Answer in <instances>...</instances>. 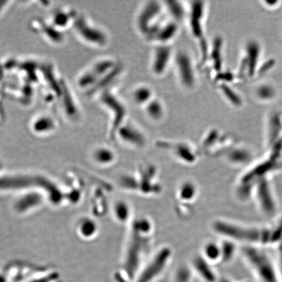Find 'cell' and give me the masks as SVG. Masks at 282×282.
<instances>
[{"mask_svg": "<svg viewBox=\"0 0 282 282\" xmlns=\"http://www.w3.org/2000/svg\"><path fill=\"white\" fill-rule=\"evenodd\" d=\"M215 229L236 241L242 242L245 246L266 248L278 246L282 243V219L274 227L243 225L226 221H218Z\"/></svg>", "mask_w": 282, "mask_h": 282, "instance_id": "cell-1", "label": "cell"}, {"mask_svg": "<svg viewBox=\"0 0 282 282\" xmlns=\"http://www.w3.org/2000/svg\"><path fill=\"white\" fill-rule=\"evenodd\" d=\"M242 252L256 282H282L275 259L265 248L245 246Z\"/></svg>", "mask_w": 282, "mask_h": 282, "instance_id": "cell-2", "label": "cell"}, {"mask_svg": "<svg viewBox=\"0 0 282 282\" xmlns=\"http://www.w3.org/2000/svg\"><path fill=\"white\" fill-rule=\"evenodd\" d=\"M207 2L193 1L188 5V22L189 31L197 41L200 51L199 66L205 65L209 57L210 45L205 33V18L207 15Z\"/></svg>", "mask_w": 282, "mask_h": 282, "instance_id": "cell-3", "label": "cell"}, {"mask_svg": "<svg viewBox=\"0 0 282 282\" xmlns=\"http://www.w3.org/2000/svg\"><path fill=\"white\" fill-rule=\"evenodd\" d=\"M165 13L162 1L145 2L140 8L136 18V26L138 31L148 41H152L156 32L165 21Z\"/></svg>", "mask_w": 282, "mask_h": 282, "instance_id": "cell-4", "label": "cell"}, {"mask_svg": "<svg viewBox=\"0 0 282 282\" xmlns=\"http://www.w3.org/2000/svg\"><path fill=\"white\" fill-rule=\"evenodd\" d=\"M271 176L259 178L254 184L251 197L255 200L257 209L262 214L273 217L277 214L278 202L271 181Z\"/></svg>", "mask_w": 282, "mask_h": 282, "instance_id": "cell-5", "label": "cell"}, {"mask_svg": "<svg viewBox=\"0 0 282 282\" xmlns=\"http://www.w3.org/2000/svg\"><path fill=\"white\" fill-rule=\"evenodd\" d=\"M178 79L183 88L193 90L197 83L196 67L193 59L187 51H181L175 53L174 59Z\"/></svg>", "mask_w": 282, "mask_h": 282, "instance_id": "cell-6", "label": "cell"}, {"mask_svg": "<svg viewBox=\"0 0 282 282\" xmlns=\"http://www.w3.org/2000/svg\"><path fill=\"white\" fill-rule=\"evenodd\" d=\"M175 53L171 45H157L154 49L151 68L157 77H163L173 63Z\"/></svg>", "mask_w": 282, "mask_h": 282, "instance_id": "cell-7", "label": "cell"}, {"mask_svg": "<svg viewBox=\"0 0 282 282\" xmlns=\"http://www.w3.org/2000/svg\"><path fill=\"white\" fill-rule=\"evenodd\" d=\"M180 25L171 19L164 21L160 26L152 42L157 45H171V43L179 35Z\"/></svg>", "mask_w": 282, "mask_h": 282, "instance_id": "cell-8", "label": "cell"}, {"mask_svg": "<svg viewBox=\"0 0 282 282\" xmlns=\"http://www.w3.org/2000/svg\"><path fill=\"white\" fill-rule=\"evenodd\" d=\"M125 143L134 147H141L145 145L146 137L137 126L125 124L117 132Z\"/></svg>", "mask_w": 282, "mask_h": 282, "instance_id": "cell-9", "label": "cell"}, {"mask_svg": "<svg viewBox=\"0 0 282 282\" xmlns=\"http://www.w3.org/2000/svg\"><path fill=\"white\" fill-rule=\"evenodd\" d=\"M222 47H223V40L220 37H215L210 45L207 63H209L214 75L221 72L222 65H223Z\"/></svg>", "mask_w": 282, "mask_h": 282, "instance_id": "cell-10", "label": "cell"}, {"mask_svg": "<svg viewBox=\"0 0 282 282\" xmlns=\"http://www.w3.org/2000/svg\"><path fill=\"white\" fill-rule=\"evenodd\" d=\"M165 13L169 16V19L181 25L187 21L188 16V6L185 5L183 1L177 0H168L163 1Z\"/></svg>", "mask_w": 282, "mask_h": 282, "instance_id": "cell-11", "label": "cell"}, {"mask_svg": "<svg viewBox=\"0 0 282 282\" xmlns=\"http://www.w3.org/2000/svg\"><path fill=\"white\" fill-rule=\"evenodd\" d=\"M193 271L203 282H217L219 278L211 267L210 262L204 258L198 257L194 260Z\"/></svg>", "mask_w": 282, "mask_h": 282, "instance_id": "cell-12", "label": "cell"}, {"mask_svg": "<svg viewBox=\"0 0 282 282\" xmlns=\"http://www.w3.org/2000/svg\"><path fill=\"white\" fill-rule=\"evenodd\" d=\"M148 119L152 121H161L165 116V107L163 102L157 98H154L143 107Z\"/></svg>", "mask_w": 282, "mask_h": 282, "instance_id": "cell-13", "label": "cell"}, {"mask_svg": "<svg viewBox=\"0 0 282 282\" xmlns=\"http://www.w3.org/2000/svg\"><path fill=\"white\" fill-rule=\"evenodd\" d=\"M131 97L136 105L144 107L155 97L152 88L148 85H141L136 87L132 91Z\"/></svg>", "mask_w": 282, "mask_h": 282, "instance_id": "cell-14", "label": "cell"}, {"mask_svg": "<svg viewBox=\"0 0 282 282\" xmlns=\"http://www.w3.org/2000/svg\"><path fill=\"white\" fill-rule=\"evenodd\" d=\"M41 202V197L37 194H27L18 200L16 203L15 209L20 213H24V212L30 211L31 209L37 207Z\"/></svg>", "mask_w": 282, "mask_h": 282, "instance_id": "cell-15", "label": "cell"}, {"mask_svg": "<svg viewBox=\"0 0 282 282\" xmlns=\"http://www.w3.org/2000/svg\"><path fill=\"white\" fill-rule=\"evenodd\" d=\"M80 234L85 238L93 237L97 231V225L94 220L85 219L80 221L79 225Z\"/></svg>", "mask_w": 282, "mask_h": 282, "instance_id": "cell-16", "label": "cell"}, {"mask_svg": "<svg viewBox=\"0 0 282 282\" xmlns=\"http://www.w3.org/2000/svg\"><path fill=\"white\" fill-rule=\"evenodd\" d=\"M21 282H61L59 274L55 272L27 277Z\"/></svg>", "mask_w": 282, "mask_h": 282, "instance_id": "cell-17", "label": "cell"}, {"mask_svg": "<svg viewBox=\"0 0 282 282\" xmlns=\"http://www.w3.org/2000/svg\"><path fill=\"white\" fill-rule=\"evenodd\" d=\"M173 282H193V271L187 267H180L174 275Z\"/></svg>", "mask_w": 282, "mask_h": 282, "instance_id": "cell-18", "label": "cell"}, {"mask_svg": "<svg viewBox=\"0 0 282 282\" xmlns=\"http://www.w3.org/2000/svg\"><path fill=\"white\" fill-rule=\"evenodd\" d=\"M94 157L97 163L101 164V165H107L113 161L115 159V155L111 150L100 149L96 151Z\"/></svg>", "mask_w": 282, "mask_h": 282, "instance_id": "cell-19", "label": "cell"}, {"mask_svg": "<svg viewBox=\"0 0 282 282\" xmlns=\"http://www.w3.org/2000/svg\"><path fill=\"white\" fill-rule=\"evenodd\" d=\"M205 259L209 262L221 260V249L215 244H209L205 249Z\"/></svg>", "mask_w": 282, "mask_h": 282, "instance_id": "cell-20", "label": "cell"}, {"mask_svg": "<svg viewBox=\"0 0 282 282\" xmlns=\"http://www.w3.org/2000/svg\"><path fill=\"white\" fill-rule=\"evenodd\" d=\"M129 211L127 205L123 202H119L115 206V215L120 221H125L127 220L129 217Z\"/></svg>", "mask_w": 282, "mask_h": 282, "instance_id": "cell-21", "label": "cell"}, {"mask_svg": "<svg viewBox=\"0 0 282 282\" xmlns=\"http://www.w3.org/2000/svg\"><path fill=\"white\" fill-rule=\"evenodd\" d=\"M246 152L247 151H243V150H237V151H234L230 155L229 159H231L235 163H246L251 159V156Z\"/></svg>", "mask_w": 282, "mask_h": 282, "instance_id": "cell-22", "label": "cell"}, {"mask_svg": "<svg viewBox=\"0 0 282 282\" xmlns=\"http://www.w3.org/2000/svg\"><path fill=\"white\" fill-rule=\"evenodd\" d=\"M277 249V257L275 258V261L282 281V243L278 246Z\"/></svg>", "mask_w": 282, "mask_h": 282, "instance_id": "cell-23", "label": "cell"}, {"mask_svg": "<svg viewBox=\"0 0 282 282\" xmlns=\"http://www.w3.org/2000/svg\"><path fill=\"white\" fill-rule=\"evenodd\" d=\"M182 197L183 199H190L194 195L195 191H194V188L192 186L188 185L184 186L182 188V190L181 192Z\"/></svg>", "mask_w": 282, "mask_h": 282, "instance_id": "cell-24", "label": "cell"}, {"mask_svg": "<svg viewBox=\"0 0 282 282\" xmlns=\"http://www.w3.org/2000/svg\"><path fill=\"white\" fill-rule=\"evenodd\" d=\"M217 282H251L247 281V280H246V281H234V280L229 279V278L224 277H219V281H218Z\"/></svg>", "mask_w": 282, "mask_h": 282, "instance_id": "cell-25", "label": "cell"}]
</instances>
